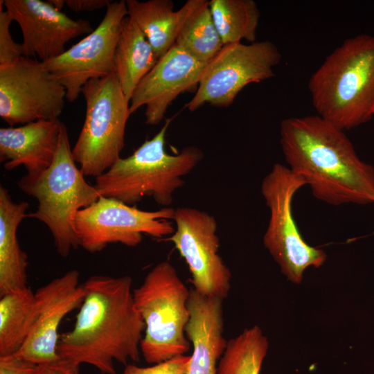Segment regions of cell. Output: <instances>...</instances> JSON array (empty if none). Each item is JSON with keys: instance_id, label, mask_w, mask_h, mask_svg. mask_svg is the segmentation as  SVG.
Returning a JSON list of instances; mask_svg holds the SVG:
<instances>
[{"instance_id": "cell-3", "label": "cell", "mask_w": 374, "mask_h": 374, "mask_svg": "<svg viewBox=\"0 0 374 374\" xmlns=\"http://www.w3.org/2000/svg\"><path fill=\"white\" fill-rule=\"evenodd\" d=\"M317 114L343 131L374 117V35L345 39L308 84Z\"/></svg>"}, {"instance_id": "cell-24", "label": "cell", "mask_w": 374, "mask_h": 374, "mask_svg": "<svg viewBox=\"0 0 374 374\" xmlns=\"http://www.w3.org/2000/svg\"><path fill=\"white\" fill-rule=\"evenodd\" d=\"M209 8L224 46L256 42L260 10L253 0H211Z\"/></svg>"}, {"instance_id": "cell-16", "label": "cell", "mask_w": 374, "mask_h": 374, "mask_svg": "<svg viewBox=\"0 0 374 374\" xmlns=\"http://www.w3.org/2000/svg\"><path fill=\"white\" fill-rule=\"evenodd\" d=\"M206 65L175 44L137 85L130 102L131 114L145 106V123L159 124L174 100L197 88Z\"/></svg>"}, {"instance_id": "cell-28", "label": "cell", "mask_w": 374, "mask_h": 374, "mask_svg": "<svg viewBox=\"0 0 374 374\" xmlns=\"http://www.w3.org/2000/svg\"><path fill=\"white\" fill-rule=\"evenodd\" d=\"M36 366L16 353L0 355V374H33Z\"/></svg>"}, {"instance_id": "cell-12", "label": "cell", "mask_w": 374, "mask_h": 374, "mask_svg": "<svg viewBox=\"0 0 374 374\" xmlns=\"http://www.w3.org/2000/svg\"><path fill=\"white\" fill-rule=\"evenodd\" d=\"M173 220L175 231L166 240L172 242L185 260L193 289L223 300L231 288V274L218 253L215 218L197 208L179 207L175 208Z\"/></svg>"}, {"instance_id": "cell-9", "label": "cell", "mask_w": 374, "mask_h": 374, "mask_svg": "<svg viewBox=\"0 0 374 374\" xmlns=\"http://www.w3.org/2000/svg\"><path fill=\"white\" fill-rule=\"evenodd\" d=\"M175 211L171 207L143 211L100 196L75 213L72 225L79 247L93 253L114 243L136 247L142 242L143 235L155 238L172 235L175 229L170 220L174 218Z\"/></svg>"}, {"instance_id": "cell-7", "label": "cell", "mask_w": 374, "mask_h": 374, "mask_svg": "<svg viewBox=\"0 0 374 374\" xmlns=\"http://www.w3.org/2000/svg\"><path fill=\"white\" fill-rule=\"evenodd\" d=\"M82 93L86 114L72 154L84 175L96 178L121 158L131 115L130 102L115 73L89 80Z\"/></svg>"}, {"instance_id": "cell-19", "label": "cell", "mask_w": 374, "mask_h": 374, "mask_svg": "<svg viewBox=\"0 0 374 374\" xmlns=\"http://www.w3.org/2000/svg\"><path fill=\"white\" fill-rule=\"evenodd\" d=\"M28 207L26 202H14L8 190L0 186V296L28 287V256L17 233Z\"/></svg>"}, {"instance_id": "cell-17", "label": "cell", "mask_w": 374, "mask_h": 374, "mask_svg": "<svg viewBox=\"0 0 374 374\" xmlns=\"http://www.w3.org/2000/svg\"><path fill=\"white\" fill-rule=\"evenodd\" d=\"M62 125L55 118L0 128V161L4 168L23 166L28 175L46 170L55 157Z\"/></svg>"}, {"instance_id": "cell-18", "label": "cell", "mask_w": 374, "mask_h": 374, "mask_svg": "<svg viewBox=\"0 0 374 374\" xmlns=\"http://www.w3.org/2000/svg\"><path fill=\"white\" fill-rule=\"evenodd\" d=\"M190 319L186 334L192 342L188 374H217L218 363L227 344L223 336L222 300L190 290Z\"/></svg>"}, {"instance_id": "cell-23", "label": "cell", "mask_w": 374, "mask_h": 374, "mask_svg": "<svg viewBox=\"0 0 374 374\" xmlns=\"http://www.w3.org/2000/svg\"><path fill=\"white\" fill-rule=\"evenodd\" d=\"M37 313L35 294L28 287L0 296V355L16 353L22 347Z\"/></svg>"}, {"instance_id": "cell-30", "label": "cell", "mask_w": 374, "mask_h": 374, "mask_svg": "<svg viewBox=\"0 0 374 374\" xmlns=\"http://www.w3.org/2000/svg\"><path fill=\"white\" fill-rule=\"evenodd\" d=\"M64 4L74 12L93 11L107 6L110 0H64Z\"/></svg>"}, {"instance_id": "cell-1", "label": "cell", "mask_w": 374, "mask_h": 374, "mask_svg": "<svg viewBox=\"0 0 374 374\" xmlns=\"http://www.w3.org/2000/svg\"><path fill=\"white\" fill-rule=\"evenodd\" d=\"M130 276L93 275L82 283L84 298L73 328L60 336V358L115 374L114 362H139L144 321Z\"/></svg>"}, {"instance_id": "cell-11", "label": "cell", "mask_w": 374, "mask_h": 374, "mask_svg": "<svg viewBox=\"0 0 374 374\" xmlns=\"http://www.w3.org/2000/svg\"><path fill=\"white\" fill-rule=\"evenodd\" d=\"M66 91L36 58L0 66V116L10 127L58 118Z\"/></svg>"}, {"instance_id": "cell-27", "label": "cell", "mask_w": 374, "mask_h": 374, "mask_svg": "<svg viewBox=\"0 0 374 374\" xmlns=\"http://www.w3.org/2000/svg\"><path fill=\"white\" fill-rule=\"evenodd\" d=\"M190 358V355H179L147 367L127 364L123 374H188Z\"/></svg>"}, {"instance_id": "cell-10", "label": "cell", "mask_w": 374, "mask_h": 374, "mask_svg": "<svg viewBox=\"0 0 374 374\" xmlns=\"http://www.w3.org/2000/svg\"><path fill=\"white\" fill-rule=\"evenodd\" d=\"M281 59L278 47L268 40L224 45L206 64L187 109L193 112L205 104L230 106L247 85L273 77Z\"/></svg>"}, {"instance_id": "cell-21", "label": "cell", "mask_w": 374, "mask_h": 374, "mask_svg": "<svg viewBox=\"0 0 374 374\" xmlns=\"http://www.w3.org/2000/svg\"><path fill=\"white\" fill-rule=\"evenodd\" d=\"M127 16L139 26L159 59L175 44L184 16L171 0H126Z\"/></svg>"}, {"instance_id": "cell-6", "label": "cell", "mask_w": 374, "mask_h": 374, "mask_svg": "<svg viewBox=\"0 0 374 374\" xmlns=\"http://www.w3.org/2000/svg\"><path fill=\"white\" fill-rule=\"evenodd\" d=\"M190 290L168 261L157 264L134 289L135 305L145 323L141 353L146 362L158 364L185 355L190 319Z\"/></svg>"}, {"instance_id": "cell-14", "label": "cell", "mask_w": 374, "mask_h": 374, "mask_svg": "<svg viewBox=\"0 0 374 374\" xmlns=\"http://www.w3.org/2000/svg\"><path fill=\"white\" fill-rule=\"evenodd\" d=\"M23 35V55L45 62L62 55L70 40L93 30L84 19H73L49 1L3 0Z\"/></svg>"}, {"instance_id": "cell-20", "label": "cell", "mask_w": 374, "mask_h": 374, "mask_svg": "<svg viewBox=\"0 0 374 374\" xmlns=\"http://www.w3.org/2000/svg\"><path fill=\"white\" fill-rule=\"evenodd\" d=\"M159 58L136 24L128 16L122 22L114 54L115 74L129 102L140 81Z\"/></svg>"}, {"instance_id": "cell-22", "label": "cell", "mask_w": 374, "mask_h": 374, "mask_svg": "<svg viewBox=\"0 0 374 374\" xmlns=\"http://www.w3.org/2000/svg\"><path fill=\"white\" fill-rule=\"evenodd\" d=\"M175 45L200 62L208 63L224 46L206 0H188Z\"/></svg>"}, {"instance_id": "cell-2", "label": "cell", "mask_w": 374, "mask_h": 374, "mask_svg": "<svg viewBox=\"0 0 374 374\" xmlns=\"http://www.w3.org/2000/svg\"><path fill=\"white\" fill-rule=\"evenodd\" d=\"M280 143L288 168L313 196L333 206L374 203V166L343 131L317 114L283 119Z\"/></svg>"}, {"instance_id": "cell-25", "label": "cell", "mask_w": 374, "mask_h": 374, "mask_svg": "<svg viewBox=\"0 0 374 374\" xmlns=\"http://www.w3.org/2000/svg\"><path fill=\"white\" fill-rule=\"evenodd\" d=\"M268 347L267 338L258 326L245 329L227 341L217 374H260Z\"/></svg>"}, {"instance_id": "cell-4", "label": "cell", "mask_w": 374, "mask_h": 374, "mask_svg": "<svg viewBox=\"0 0 374 374\" xmlns=\"http://www.w3.org/2000/svg\"><path fill=\"white\" fill-rule=\"evenodd\" d=\"M171 118L153 138L145 140L130 156L120 158L108 170L95 178L100 196L136 206L144 197L168 207L174 193L185 184L184 177L202 160L196 146L185 147L177 154L166 151V136Z\"/></svg>"}, {"instance_id": "cell-8", "label": "cell", "mask_w": 374, "mask_h": 374, "mask_svg": "<svg viewBox=\"0 0 374 374\" xmlns=\"http://www.w3.org/2000/svg\"><path fill=\"white\" fill-rule=\"evenodd\" d=\"M304 180L287 166L276 163L264 177L261 193L269 210L263 244L281 272L293 283H301L309 267H320L326 252L308 244L303 238L292 214V202Z\"/></svg>"}, {"instance_id": "cell-15", "label": "cell", "mask_w": 374, "mask_h": 374, "mask_svg": "<svg viewBox=\"0 0 374 374\" xmlns=\"http://www.w3.org/2000/svg\"><path fill=\"white\" fill-rule=\"evenodd\" d=\"M79 276L77 270H70L37 289V317L27 340L16 354L35 364L60 358L59 326L69 312L80 308L85 295Z\"/></svg>"}, {"instance_id": "cell-5", "label": "cell", "mask_w": 374, "mask_h": 374, "mask_svg": "<svg viewBox=\"0 0 374 374\" xmlns=\"http://www.w3.org/2000/svg\"><path fill=\"white\" fill-rule=\"evenodd\" d=\"M72 154L66 127L62 123L57 150L44 171L26 174L17 182L19 188L38 202L36 211L28 213L49 229L57 252L67 257L79 247L72 217L79 210L95 202L100 195L87 182Z\"/></svg>"}, {"instance_id": "cell-13", "label": "cell", "mask_w": 374, "mask_h": 374, "mask_svg": "<svg viewBox=\"0 0 374 374\" xmlns=\"http://www.w3.org/2000/svg\"><path fill=\"white\" fill-rule=\"evenodd\" d=\"M127 16L125 1H112L96 29L60 56L42 62L64 87L69 102L78 98L89 80L115 73V51Z\"/></svg>"}, {"instance_id": "cell-29", "label": "cell", "mask_w": 374, "mask_h": 374, "mask_svg": "<svg viewBox=\"0 0 374 374\" xmlns=\"http://www.w3.org/2000/svg\"><path fill=\"white\" fill-rule=\"evenodd\" d=\"M80 366L62 358L55 361L37 364L33 374H80Z\"/></svg>"}, {"instance_id": "cell-26", "label": "cell", "mask_w": 374, "mask_h": 374, "mask_svg": "<svg viewBox=\"0 0 374 374\" xmlns=\"http://www.w3.org/2000/svg\"><path fill=\"white\" fill-rule=\"evenodd\" d=\"M3 0L0 1V66L12 64L23 55L21 44L14 41L10 26L13 21L6 10H3Z\"/></svg>"}]
</instances>
